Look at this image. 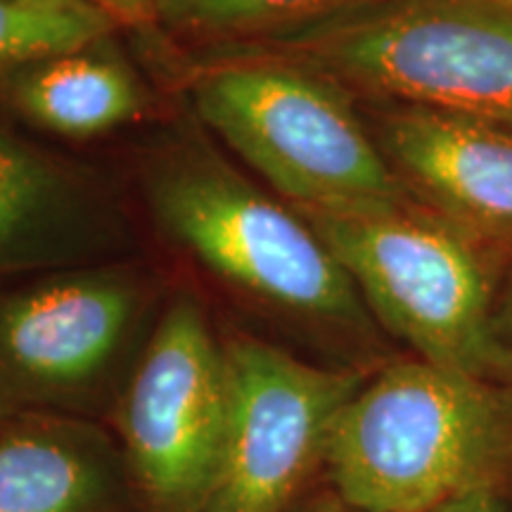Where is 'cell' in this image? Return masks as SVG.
Instances as JSON below:
<instances>
[{"instance_id": "cell-6", "label": "cell", "mask_w": 512, "mask_h": 512, "mask_svg": "<svg viewBox=\"0 0 512 512\" xmlns=\"http://www.w3.org/2000/svg\"><path fill=\"white\" fill-rule=\"evenodd\" d=\"M223 342L181 294L152 328L121 394L117 430L145 512H204L226 432Z\"/></svg>"}, {"instance_id": "cell-5", "label": "cell", "mask_w": 512, "mask_h": 512, "mask_svg": "<svg viewBox=\"0 0 512 512\" xmlns=\"http://www.w3.org/2000/svg\"><path fill=\"white\" fill-rule=\"evenodd\" d=\"M147 195L178 245L256 302L332 328H370L354 280L316 228L211 152H166L147 174Z\"/></svg>"}, {"instance_id": "cell-4", "label": "cell", "mask_w": 512, "mask_h": 512, "mask_svg": "<svg viewBox=\"0 0 512 512\" xmlns=\"http://www.w3.org/2000/svg\"><path fill=\"white\" fill-rule=\"evenodd\" d=\"M363 304L432 366L491 382L503 373L489 252L415 200L302 211Z\"/></svg>"}, {"instance_id": "cell-1", "label": "cell", "mask_w": 512, "mask_h": 512, "mask_svg": "<svg viewBox=\"0 0 512 512\" xmlns=\"http://www.w3.org/2000/svg\"><path fill=\"white\" fill-rule=\"evenodd\" d=\"M508 448L510 411L491 382L411 358L351 396L323 467L358 512H432L491 486Z\"/></svg>"}, {"instance_id": "cell-19", "label": "cell", "mask_w": 512, "mask_h": 512, "mask_svg": "<svg viewBox=\"0 0 512 512\" xmlns=\"http://www.w3.org/2000/svg\"><path fill=\"white\" fill-rule=\"evenodd\" d=\"M501 3H505V5H510V8H512V0H501Z\"/></svg>"}, {"instance_id": "cell-14", "label": "cell", "mask_w": 512, "mask_h": 512, "mask_svg": "<svg viewBox=\"0 0 512 512\" xmlns=\"http://www.w3.org/2000/svg\"><path fill=\"white\" fill-rule=\"evenodd\" d=\"M117 24L83 0H0V79L110 38Z\"/></svg>"}, {"instance_id": "cell-7", "label": "cell", "mask_w": 512, "mask_h": 512, "mask_svg": "<svg viewBox=\"0 0 512 512\" xmlns=\"http://www.w3.org/2000/svg\"><path fill=\"white\" fill-rule=\"evenodd\" d=\"M223 358L226 432L204 512H292L366 377L313 366L249 335L223 339Z\"/></svg>"}, {"instance_id": "cell-16", "label": "cell", "mask_w": 512, "mask_h": 512, "mask_svg": "<svg viewBox=\"0 0 512 512\" xmlns=\"http://www.w3.org/2000/svg\"><path fill=\"white\" fill-rule=\"evenodd\" d=\"M432 512H503V505L498 501L494 486H484V489L472 491V494L441 505Z\"/></svg>"}, {"instance_id": "cell-18", "label": "cell", "mask_w": 512, "mask_h": 512, "mask_svg": "<svg viewBox=\"0 0 512 512\" xmlns=\"http://www.w3.org/2000/svg\"><path fill=\"white\" fill-rule=\"evenodd\" d=\"M297 512H358L354 508H349L347 503H342L339 498L335 501H318V503H309L306 508L297 510Z\"/></svg>"}, {"instance_id": "cell-11", "label": "cell", "mask_w": 512, "mask_h": 512, "mask_svg": "<svg viewBox=\"0 0 512 512\" xmlns=\"http://www.w3.org/2000/svg\"><path fill=\"white\" fill-rule=\"evenodd\" d=\"M0 98L62 138L105 136L147 112L145 83L107 38L3 76Z\"/></svg>"}, {"instance_id": "cell-17", "label": "cell", "mask_w": 512, "mask_h": 512, "mask_svg": "<svg viewBox=\"0 0 512 512\" xmlns=\"http://www.w3.org/2000/svg\"><path fill=\"white\" fill-rule=\"evenodd\" d=\"M498 339L503 347V373L512 380V302L498 313Z\"/></svg>"}, {"instance_id": "cell-13", "label": "cell", "mask_w": 512, "mask_h": 512, "mask_svg": "<svg viewBox=\"0 0 512 512\" xmlns=\"http://www.w3.org/2000/svg\"><path fill=\"white\" fill-rule=\"evenodd\" d=\"M373 0H157V22L200 38L283 36Z\"/></svg>"}, {"instance_id": "cell-3", "label": "cell", "mask_w": 512, "mask_h": 512, "mask_svg": "<svg viewBox=\"0 0 512 512\" xmlns=\"http://www.w3.org/2000/svg\"><path fill=\"white\" fill-rule=\"evenodd\" d=\"M195 112L235 155L302 211L411 200L354 100L328 76L266 50L192 81Z\"/></svg>"}, {"instance_id": "cell-12", "label": "cell", "mask_w": 512, "mask_h": 512, "mask_svg": "<svg viewBox=\"0 0 512 512\" xmlns=\"http://www.w3.org/2000/svg\"><path fill=\"white\" fill-rule=\"evenodd\" d=\"M86 202L60 164L0 131V275L64 259L88 233Z\"/></svg>"}, {"instance_id": "cell-8", "label": "cell", "mask_w": 512, "mask_h": 512, "mask_svg": "<svg viewBox=\"0 0 512 512\" xmlns=\"http://www.w3.org/2000/svg\"><path fill=\"white\" fill-rule=\"evenodd\" d=\"M140 309L138 280L117 268L0 285V422L88 408L117 373Z\"/></svg>"}, {"instance_id": "cell-2", "label": "cell", "mask_w": 512, "mask_h": 512, "mask_svg": "<svg viewBox=\"0 0 512 512\" xmlns=\"http://www.w3.org/2000/svg\"><path fill=\"white\" fill-rule=\"evenodd\" d=\"M266 50L394 105L512 128V8L501 0H373Z\"/></svg>"}, {"instance_id": "cell-9", "label": "cell", "mask_w": 512, "mask_h": 512, "mask_svg": "<svg viewBox=\"0 0 512 512\" xmlns=\"http://www.w3.org/2000/svg\"><path fill=\"white\" fill-rule=\"evenodd\" d=\"M373 136L415 200L486 252L512 249V128L389 102Z\"/></svg>"}, {"instance_id": "cell-10", "label": "cell", "mask_w": 512, "mask_h": 512, "mask_svg": "<svg viewBox=\"0 0 512 512\" xmlns=\"http://www.w3.org/2000/svg\"><path fill=\"white\" fill-rule=\"evenodd\" d=\"M133 494L121 446L93 422L57 413L0 422V512H124Z\"/></svg>"}, {"instance_id": "cell-15", "label": "cell", "mask_w": 512, "mask_h": 512, "mask_svg": "<svg viewBox=\"0 0 512 512\" xmlns=\"http://www.w3.org/2000/svg\"><path fill=\"white\" fill-rule=\"evenodd\" d=\"M83 3L100 10L114 24L140 27L157 19V0H83Z\"/></svg>"}]
</instances>
